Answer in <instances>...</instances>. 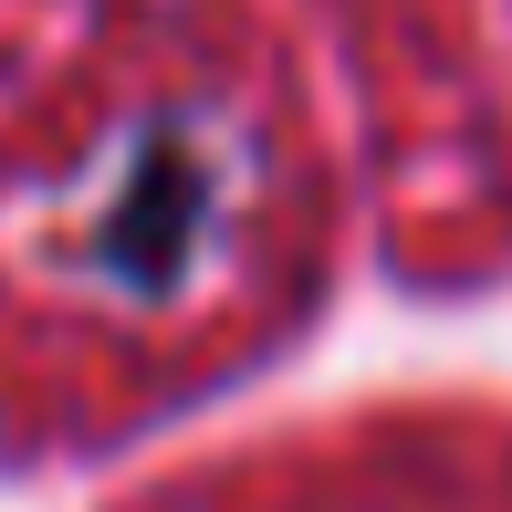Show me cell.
I'll use <instances>...</instances> for the list:
<instances>
[{"label":"cell","mask_w":512,"mask_h":512,"mask_svg":"<svg viewBox=\"0 0 512 512\" xmlns=\"http://www.w3.org/2000/svg\"><path fill=\"white\" fill-rule=\"evenodd\" d=\"M209 230V157L189 147V136H147V147L126 157V189H115V209L95 220V262L115 272V283L157 293L189 272Z\"/></svg>","instance_id":"obj_1"}]
</instances>
